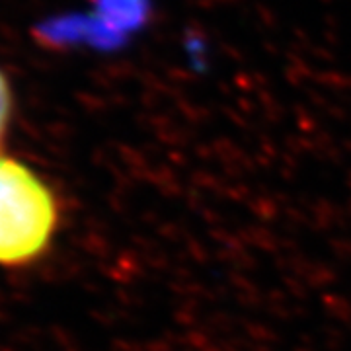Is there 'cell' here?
I'll use <instances>...</instances> for the list:
<instances>
[{
  "label": "cell",
  "mask_w": 351,
  "mask_h": 351,
  "mask_svg": "<svg viewBox=\"0 0 351 351\" xmlns=\"http://www.w3.org/2000/svg\"><path fill=\"white\" fill-rule=\"evenodd\" d=\"M61 226L55 189L24 160L0 149V267L38 263Z\"/></svg>",
  "instance_id": "6da1fadb"
},
{
  "label": "cell",
  "mask_w": 351,
  "mask_h": 351,
  "mask_svg": "<svg viewBox=\"0 0 351 351\" xmlns=\"http://www.w3.org/2000/svg\"><path fill=\"white\" fill-rule=\"evenodd\" d=\"M14 108H16L14 88L6 73L0 69V149H2L4 141L8 137V131H10V125H12Z\"/></svg>",
  "instance_id": "7a4b0ae2"
}]
</instances>
